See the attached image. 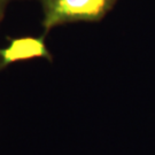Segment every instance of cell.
I'll return each mask as SVG.
<instances>
[{
	"label": "cell",
	"mask_w": 155,
	"mask_h": 155,
	"mask_svg": "<svg viewBox=\"0 0 155 155\" xmlns=\"http://www.w3.org/2000/svg\"><path fill=\"white\" fill-rule=\"evenodd\" d=\"M0 58L4 69L14 62L36 58H43L52 61V54L46 46L45 36L43 35L40 37L11 38L8 46L0 48Z\"/></svg>",
	"instance_id": "obj_2"
},
{
	"label": "cell",
	"mask_w": 155,
	"mask_h": 155,
	"mask_svg": "<svg viewBox=\"0 0 155 155\" xmlns=\"http://www.w3.org/2000/svg\"><path fill=\"white\" fill-rule=\"evenodd\" d=\"M6 1H7V2H12V1H14V0H6ZM37 1L39 2V0H37Z\"/></svg>",
	"instance_id": "obj_4"
},
{
	"label": "cell",
	"mask_w": 155,
	"mask_h": 155,
	"mask_svg": "<svg viewBox=\"0 0 155 155\" xmlns=\"http://www.w3.org/2000/svg\"><path fill=\"white\" fill-rule=\"evenodd\" d=\"M118 0H39L43 36L53 28L78 22H100Z\"/></svg>",
	"instance_id": "obj_1"
},
{
	"label": "cell",
	"mask_w": 155,
	"mask_h": 155,
	"mask_svg": "<svg viewBox=\"0 0 155 155\" xmlns=\"http://www.w3.org/2000/svg\"><path fill=\"white\" fill-rule=\"evenodd\" d=\"M9 2H7L6 0H0V24L2 22V18L5 16V12H6V8H7V6H8ZM4 69V67H2V62H1V58H0V71Z\"/></svg>",
	"instance_id": "obj_3"
}]
</instances>
